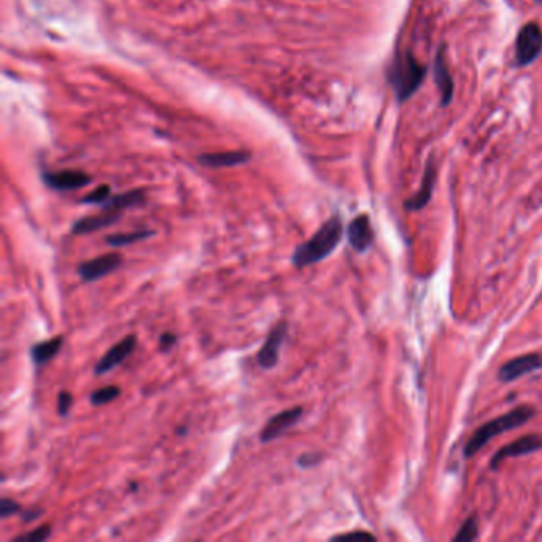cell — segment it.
Wrapping results in <instances>:
<instances>
[{
    "label": "cell",
    "mask_w": 542,
    "mask_h": 542,
    "mask_svg": "<svg viewBox=\"0 0 542 542\" xmlns=\"http://www.w3.org/2000/svg\"><path fill=\"white\" fill-rule=\"evenodd\" d=\"M476 538H477V520L474 517H471L464 522L458 534L455 536V541H474Z\"/></svg>",
    "instance_id": "obj_23"
},
{
    "label": "cell",
    "mask_w": 542,
    "mask_h": 542,
    "mask_svg": "<svg viewBox=\"0 0 542 542\" xmlns=\"http://www.w3.org/2000/svg\"><path fill=\"white\" fill-rule=\"evenodd\" d=\"M334 539H367V541H374V536L369 534V533H364V532H353V533H347V534H341V536H336Z\"/></svg>",
    "instance_id": "obj_28"
},
{
    "label": "cell",
    "mask_w": 542,
    "mask_h": 542,
    "mask_svg": "<svg viewBox=\"0 0 542 542\" xmlns=\"http://www.w3.org/2000/svg\"><path fill=\"white\" fill-rule=\"evenodd\" d=\"M177 334H173V332H162L161 337H159V348L161 352H169L175 343H177Z\"/></svg>",
    "instance_id": "obj_26"
},
{
    "label": "cell",
    "mask_w": 542,
    "mask_h": 542,
    "mask_svg": "<svg viewBox=\"0 0 542 542\" xmlns=\"http://www.w3.org/2000/svg\"><path fill=\"white\" fill-rule=\"evenodd\" d=\"M22 507L17 501L11 499V498H2L0 499V517L2 518H8L11 515L21 514Z\"/></svg>",
    "instance_id": "obj_24"
},
{
    "label": "cell",
    "mask_w": 542,
    "mask_h": 542,
    "mask_svg": "<svg viewBox=\"0 0 542 542\" xmlns=\"http://www.w3.org/2000/svg\"><path fill=\"white\" fill-rule=\"evenodd\" d=\"M533 415H534L533 407L520 406L517 407V409H512L511 412L504 413V415L492 420V422L482 425V427L471 436L468 444H466L464 455L466 457H472V455L479 452L490 439H493V437H497L503 433H507V431L514 428L522 427L523 423H527L528 420H532Z\"/></svg>",
    "instance_id": "obj_2"
},
{
    "label": "cell",
    "mask_w": 542,
    "mask_h": 542,
    "mask_svg": "<svg viewBox=\"0 0 542 542\" xmlns=\"http://www.w3.org/2000/svg\"><path fill=\"white\" fill-rule=\"evenodd\" d=\"M21 515H22V522L29 523V522L37 520V518L42 515V511H22Z\"/></svg>",
    "instance_id": "obj_29"
},
{
    "label": "cell",
    "mask_w": 542,
    "mask_h": 542,
    "mask_svg": "<svg viewBox=\"0 0 542 542\" xmlns=\"http://www.w3.org/2000/svg\"><path fill=\"white\" fill-rule=\"evenodd\" d=\"M64 345V336H56L52 339L37 342L31 347V359L35 366H45L61 352Z\"/></svg>",
    "instance_id": "obj_17"
},
{
    "label": "cell",
    "mask_w": 542,
    "mask_h": 542,
    "mask_svg": "<svg viewBox=\"0 0 542 542\" xmlns=\"http://www.w3.org/2000/svg\"><path fill=\"white\" fill-rule=\"evenodd\" d=\"M122 212H115V210H102L99 215H91V217L80 218L75 221L72 226V234L73 236H86L91 232H96L104 227L113 226L116 221L121 218Z\"/></svg>",
    "instance_id": "obj_13"
},
{
    "label": "cell",
    "mask_w": 542,
    "mask_h": 542,
    "mask_svg": "<svg viewBox=\"0 0 542 542\" xmlns=\"http://www.w3.org/2000/svg\"><path fill=\"white\" fill-rule=\"evenodd\" d=\"M145 202V191L143 190H132L122 192L118 196H112L110 199L102 204V210H115V212H122L124 208L137 207Z\"/></svg>",
    "instance_id": "obj_18"
},
{
    "label": "cell",
    "mask_w": 542,
    "mask_h": 542,
    "mask_svg": "<svg viewBox=\"0 0 542 542\" xmlns=\"http://www.w3.org/2000/svg\"><path fill=\"white\" fill-rule=\"evenodd\" d=\"M542 51V29L536 22L525 24L515 40V59L518 66H529Z\"/></svg>",
    "instance_id": "obj_4"
},
{
    "label": "cell",
    "mask_w": 542,
    "mask_h": 542,
    "mask_svg": "<svg viewBox=\"0 0 542 542\" xmlns=\"http://www.w3.org/2000/svg\"><path fill=\"white\" fill-rule=\"evenodd\" d=\"M156 234L155 231L151 229H140V231H132V232H118V234H110L105 237V243L110 245L113 248H120V247H126V245H132L140 241H147V238L153 237Z\"/></svg>",
    "instance_id": "obj_19"
},
{
    "label": "cell",
    "mask_w": 542,
    "mask_h": 542,
    "mask_svg": "<svg viewBox=\"0 0 542 542\" xmlns=\"http://www.w3.org/2000/svg\"><path fill=\"white\" fill-rule=\"evenodd\" d=\"M542 367V355L541 353H529L522 355L514 359L507 361L498 372V377L503 382H512L515 378H520L525 374H532Z\"/></svg>",
    "instance_id": "obj_9"
},
{
    "label": "cell",
    "mask_w": 542,
    "mask_h": 542,
    "mask_svg": "<svg viewBox=\"0 0 542 542\" xmlns=\"http://www.w3.org/2000/svg\"><path fill=\"white\" fill-rule=\"evenodd\" d=\"M425 75H427V69L411 52H399L396 56L388 77L399 102H406L415 94L420 85L423 83Z\"/></svg>",
    "instance_id": "obj_3"
},
{
    "label": "cell",
    "mask_w": 542,
    "mask_h": 542,
    "mask_svg": "<svg viewBox=\"0 0 542 542\" xmlns=\"http://www.w3.org/2000/svg\"><path fill=\"white\" fill-rule=\"evenodd\" d=\"M342 234V220L339 215H334L328 221H325L323 226L307 242L297 245L293 256H291V262L297 269H301V267L317 264V262L326 259L341 243Z\"/></svg>",
    "instance_id": "obj_1"
},
{
    "label": "cell",
    "mask_w": 542,
    "mask_h": 542,
    "mask_svg": "<svg viewBox=\"0 0 542 542\" xmlns=\"http://www.w3.org/2000/svg\"><path fill=\"white\" fill-rule=\"evenodd\" d=\"M110 197H112V190H110L108 185H101L99 188H96L90 194L85 196L81 202L83 204H94V206H102V204L107 202Z\"/></svg>",
    "instance_id": "obj_22"
},
{
    "label": "cell",
    "mask_w": 542,
    "mask_h": 542,
    "mask_svg": "<svg viewBox=\"0 0 542 542\" xmlns=\"http://www.w3.org/2000/svg\"><path fill=\"white\" fill-rule=\"evenodd\" d=\"M434 183H436V167L433 159L428 161L427 169H425V175H423V182L420 190L413 194L409 201L406 202V208L409 210H420L423 208L431 199V194H433L434 190Z\"/></svg>",
    "instance_id": "obj_15"
},
{
    "label": "cell",
    "mask_w": 542,
    "mask_h": 542,
    "mask_svg": "<svg viewBox=\"0 0 542 542\" xmlns=\"http://www.w3.org/2000/svg\"><path fill=\"white\" fill-rule=\"evenodd\" d=\"M73 406V394L66 392V390H62V392H59V394H57V413H59L61 417H67V413L70 412V409H72Z\"/></svg>",
    "instance_id": "obj_25"
},
{
    "label": "cell",
    "mask_w": 542,
    "mask_h": 542,
    "mask_svg": "<svg viewBox=\"0 0 542 542\" xmlns=\"http://www.w3.org/2000/svg\"><path fill=\"white\" fill-rule=\"evenodd\" d=\"M320 462V457L317 453H304L302 457L297 458V464L299 468H312Z\"/></svg>",
    "instance_id": "obj_27"
},
{
    "label": "cell",
    "mask_w": 542,
    "mask_h": 542,
    "mask_svg": "<svg viewBox=\"0 0 542 542\" xmlns=\"http://www.w3.org/2000/svg\"><path fill=\"white\" fill-rule=\"evenodd\" d=\"M347 236L353 250H357L359 253L366 252L372 242H374V231H372L369 217L367 215H359V217L350 221Z\"/></svg>",
    "instance_id": "obj_12"
},
{
    "label": "cell",
    "mask_w": 542,
    "mask_h": 542,
    "mask_svg": "<svg viewBox=\"0 0 542 542\" xmlns=\"http://www.w3.org/2000/svg\"><path fill=\"white\" fill-rule=\"evenodd\" d=\"M122 264V256L116 252L105 253L97 256V258L87 259L80 262L78 266V276L86 283L97 282L104 277H107L108 273L118 271Z\"/></svg>",
    "instance_id": "obj_6"
},
{
    "label": "cell",
    "mask_w": 542,
    "mask_h": 542,
    "mask_svg": "<svg viewBox=\"0 0 542 542\" xmlns=\"http://www.w3.org/2000/svg\"><path fill=\"white\" fill-rule=\"evenodd\" d=\"M43 182L48 188L55 191H73L80 190L91 182L90 175L80 171H61L45 172Z\"/></svg>",
    "instance_id": "obj_10"
},
{
    "label": "cell",
    "mask_w": 542,
    "mask_h": 542,
    "mask_svg": "<svg viewBox=\"0 0 542 542\" xmlns=\"http://www.w3.org/2000/svg\"><path fill=\"white\" fill-rule=\"evenodd\" d=\"M120 394H121V388L118 385H107V387L94 390L90 396V401L92 406L99 407V406L108 404V402L115 401L116 398H120Z\"/></svg>",
    "instance_id": "obj_20"
},
{
    "label": "cell",
    "mask_w": 542,
    "mask_h": 542,
    "mask_svg": "<svg viewBox=\"0 0 542 542\" xmlns=\"http://www.w3.org/2000/svg\"><path fill=\"white\" fill-rule=\"evenodd\" d=\"M288 334V322L287 320H280L266 336V341L256 355V361L262 369H273L277 366L280 358V348H282L285 339Z\"/></svg>",
    "instance_id": "obj_5"
},
{
    "label": "cell",
    "mask_w": 542,
    "mask_h": 542,
    "mask_svg": "<svg viewBox=\"0 0 542 542\" xmlns=\"http://www.w3.org/2000/svg\"><path fill=\"white\" fill-rule=\"evenodd\" d=\"M434 81L437 85V90L441 92V102L444 107L452 102L453 99V80L448 70L444 48L437 51L436 59H434Z\"/></svg>",
    "instance_id": "obj_14"
},
{
    "label": "cell",
    "mask_w": 542,
    "mask_h": 542,
    "mask_svg": "<svg viewBox=\"0 0 542 542\" xmlns=\"http://www.w3.org/2000/svg\"><path fill=\"white\" fill-rule=\"evenodd\" d=\"M50 536H51V525L45 523V525H40L38 528L32 529V532L17 536V538H15L11 542H43L48 539Z\"/></svg>",
    "instance_id": "obj_21"
},
{
    "label": "cell",
    "mask_w": 542,
    "mask_h": 542,
    "mask_svg": "<svg viewBox=\"0 0 542 542\" xmlns=\"http://www.w3.org/2000/svg\"><path fill=\"white\" fill-rule=\"evenodd\" d=\"M536 2H542V0H536Z\"/></svg>",
    "instance_id": "obj_30"
},
{
    "label": "cell",
    "mask_w": 542,
    "mask_h": 542,
    "mask_svg": "<svg viewBox=\"0 0 542 542\" xmlns=\"http://www.w3.org/2000/svg\"><path fill=\"white\" fill-rule=\"evenodd\" d=\"M136 347H137V336L136 334H129V336L122 337L118 343H115L113 347H110L108 352L97 361V364L94 367V374L104 376L112 369H115L116 366H120L122 361L131 357L134 350H136Z\"/></svg>",
    "instance_id": "obj_8"
},
{
    "label": "cell",
    "mask_w": 542,
    "mask_h": 542,
    "mask_svg": "<svg viewBox=\"0 0 542 542\" xmlns=\"http://www.w3.org/2000/svg\"><path fill=\"white\" fill-rule=\"evenodd\" d=\"M539 448H542V436L528 434V436L518 437L515 442L503 447L497 455H494L492 459V468L493 469L498 468V464L503 462V459L522 457V455L533 453L536 450H539Z\"/></svg>",
    "instance_id": "obj_11"
},
{
    "label": "cell",
    "mask_w": 542,
    "mask_h": 542,
    "mask_svg": "<svg viewBox=\"0 0 542 542\" xmlns=\"http://www.w3.org/2000/svg\"><path fill=\"white\" fill-rule=\"evenodd\" d=\"M252 155L248 151H223V153H206L199 156V162L207 167H232L245 164Z\"/></svg>",
    "instance_id": "obj_16"
},
{
    "label": "cell",
    "mask_w": 542,
    "mask_h": 542,
    "mask_svg": "<svg viewBox=\"0 0 542 542\" xmlns=\"http://www.w3.org/2000/svg\"><path fill=\"white\" fill-rule=\"evenodd\" d=\"M302 413H304V409H302L301 406L291 407V409L276 413V415L267 420L264 427H262L259 434L261 442H264L266 444V442H271L287 433L288 429L293 428L294 425L299 422Z\"/></svg>",
    "instance_id": "obj_7"
}]
</instances>
